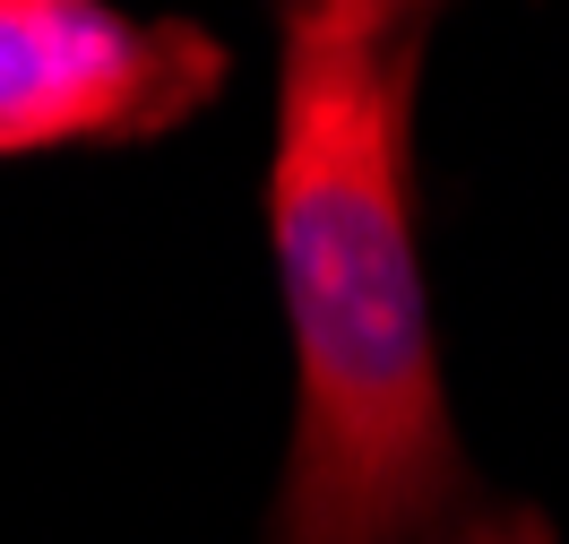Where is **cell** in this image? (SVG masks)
<instances>
[{"instance_id":"obj_1","label":"cell","mask_w":569,"mask_h":544,"mask_svg":"<svg viewBox=\"0 0 569 544\" xmlns=\"http://www.w3.org/2000/svg\"><path fill=\"white\" fill-rule=\"evenodd\" d=\"M431 9H284L268 243L293 320V458L268 544H552L458 449L415 259V78Z\"/></svg>"},{"instance_id":"obj_2","label":"cell","mask_w":569,"mask_h":544,"mask_svg":"<svg viewBox=\"0 0 569 544\" xmlns=\"http://www.w3.org/2000/svg\"><path fill=\"white\" fill-rule=\"evenodd\" d=\"M216 78L224 52L181 18L139 27L96 0H0V156L173 130Z\"/></svg>"}]
</instances>
